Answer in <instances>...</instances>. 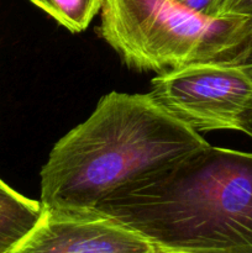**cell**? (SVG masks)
<instances>
[{"instance_id": "11", "label": "cell", "mask_w": 252, "mask_h": 253, "mask_svg": "<svg viewBox=\"0 0 252 253\" xmlns=\"http://www.w3.org/2000/svg\"><path fill=\"white\" fill-rule=\"evenodd\" d=\"M249 59H252V43H251V49H250V56H249ZM247 59V61H249Z\"/></svg>"}, {"instance_id": "9", "label": "cell", "mask_w": 252, "mask_h": 253, "mask_svg": "<svg viewBox=\"0 0 252 253\" xmlns=\"http://www.w3.org/2000/svg\"><path fill=\"white\" fill-rule=\"evenodd\" d=\"M174 1L200 15L216 17V6L219 0H174Z\"/></svg>"}, {"instance_id": "2", "label": "cell", "mask_w": 252, "mask_h": 253, "mask_svg": "<svg viewBox=\"0 0 252 253\" xmlns=\"http://www.w3.org/2000/svg\"><path fill=\"white\" fill-rule=\"evenodd\" d=\"M208 145L150 93L113 91L52 148L41 169V203L94 209L116 190Z\"/></svg>"}, {"instance_id": "5", "label": "cell", "mask_w": 252, "mask_h": 253, "mask_svg": "<svg viewBox=\"0 0 252 253\" xmlns=\"http://www.w3.org/2000/svg\"><path fill=\"white\" fill-rule=\"evenodd\" d=\"M140 232L94 209L43 207L34 229L11 253H157Z\"/></svg>"}, {"instance_id": "7", "label": "cell", "mask_w": 252, "mask_h": 253, "mask_svg": "<svg viewBox=\"0 0 252 253\" xmlns=\"http://www.w3.org/2000/svg\"><path fill=\"white\" fill-rule=\"evenodd\" d=\"M73 34L82 32L100 11L103 0H30Z\"/></svg>"}, {"instance_id": "3", "label": "cell", "mask_w": 252, "mask_h": 253, "mask_svg": "<svg viewBox=\"0 0 252 253\" xmlns=\"http://www.w3.org/2000/svg\"><path fill=\"white\" fill-rule=\"evenodd\" d=\"M98 34L130 68L161 74L203 62H246L252 19L204 16L174 0H103Z\"/></svg>"}, {"instance_id": "4", "label": "cell", "mask_w": 252, "mask_h": 253, "mask_svg": "<svg viewBox=\"0 0 252 253\" xmlns=\"http://www.w3.org/2000/svg\"><path fill=\"white\" fill-rule=\"evenodd\" d=\"M151 96L197 132L244 131L252 118V59L203 62L158 74Z\"/></svg>"}, {"instance_id": "1", "label": "cell", "mask_w": 252, "mask_h": 253, "mask_svg": "<svg viewBox=\"0 0 252 253\" xmlns=\"http://www.w3.org/2000/svg\"><path fill=\"white\" fill-rule=\"evenodd\" d=\"M94 210L170 253H252V153L205 146Z\"/></svg>"}, {"instance_id": "12", "label": "cell", "mask_w": 252, "mask_h": 253, "mask_svg": "<svg viewBox=\"0 0 252 253\" xmlns=\"http://www.w3.org/2000/svg\"><path fill=\"white\" fill-rule=\"evenodd\" d=\"M157 253H170V252H166V251H161V250H158Z\"/></svg>"}, {"instance_id": "10", "label": "cell", "mask_w": 252, "mask_h": 253, "mask_svg": "<svg viewBox=\"0 0 252 253\" xmlns=\"http://www.w3.org/2000/svg\"><path fill=\"white\" fill-rule=\"evenodd\" d=\"M242 132H245L247 136H250V137L252 138V118L250 119L246 124H245L244 131H242Z\"/></svg>"}, {"instance_id": "8", "label": "cell", "mask_w": 252, "mask_h": 253, "mask_svg": "<svg viewBox=\"0 0 252 253\" xmlns=\"http://www.w3.org/2000/svg\"><path fill=\"white\" fill-rule=\"evenodd\" d=\"M224 15H236L252 19V0H219L216 16Z\"/></svg>"}, {"instance_id": "6", "label": "cell", "mask_w": 252, "mask_h": 253, "mask_svg": "<svg viewBox=\"0 0 252 253\" xmlns=\"http://www.w3.org/2000/svg\"><path fill=\"white\" fill-rule=\"evenodd\" d=\"M43 211L41 202L29 199L0 179V253H11L29 235Z\"/></svg>"}]
</instances>
